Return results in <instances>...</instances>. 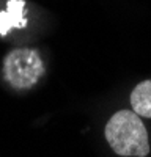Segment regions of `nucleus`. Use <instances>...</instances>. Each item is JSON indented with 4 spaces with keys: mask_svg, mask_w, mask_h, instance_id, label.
<instances>
[{
    "mask_svg": "<svg viewBox=\"0 0 151 157\" xmlns=\"http://www.w3.org/2000/svg\"><path fill=\"white\" fill-rule=\"evenodd\" d=\"M104 135L113 152L123 157H145L149 152L148 132L134 110H120L106 124Z\"/></svg>",
    "mask_w": 151,
    "mask_h": 157,
    "instance_id": "obj_1",
    "label": "nucleus"
},
{
    "mask_svg": "<svg viewBox=\"0 0 151 157\" xmlns=\"http://www.w3.org/2000/svg\"><path fill=\"white\" fill-rule=\"evenodd\" d=\"M44 74L43 60L35 49H14L3 60V75L16 90H29Z\"/></svg>",
    "mask_w": 151,
    "mask_h": 157,
    "instance_id": "obj_2",
    "label": "nucleus"
},
{
    "mask_svg": "<svg viewBox=\"0 0 151 157\" xmlns=\"http://www.w3.org/2000/svg\"><path fill=\"white\" fill-rule=\"evenodd\" d=\"M24 11H25L24 0H8L6 10L0 11V35L5 36L11 29H24L27 25Z\"/></svg>",
    "mask_w": 151,
    "mask_h": 157,
    "instance_id": "obj_3",
    "label": "nucleus"
},
{
    "mask_svg": "<svg viewBox=\"0 0 151 157\" xmlns=\"http://www.w3.org/2000/svg\"><path fill=\"white\" fill-rule=\"evenodd\" d=\"M131 105L138 116L151 118V80L140 82L132 90Z\"/></svg>",
    "mask_w": 151,
    "mask_h": 157,
    "instance_id": "obj_4",
    "label": "nucleus"
}]
</instances>
